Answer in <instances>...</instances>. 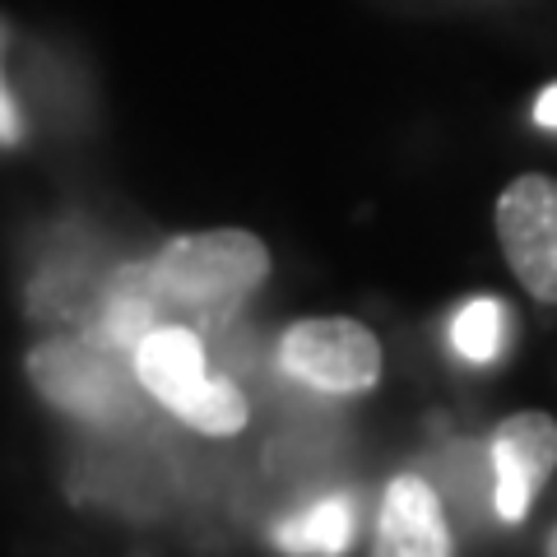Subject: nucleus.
I'll use <instances>...</instances> for the list:
<instances>
[{"label":"nucleus","instance_id":"f8f14e48","mask_svg":"<svg viewBox=\"0 0 557 557\" xmlns=\"http://www.w3.org/2000/svg\"><path fill=\"white\" fill-rule=\"evenodd\" d=\"M0 139H20V112H14V102L5 94V79H0Z\"/></svg>","mask_w":557,"mask_h":557},{"label":"nucleus","instance_id":"9b49d317","mask_svg":"<svg viewBox=\"0 0 557 557\" xmlns=\"http://www.w3.org/2000/svg\"><path fill=\"white\" fill-rule=\"evenodd\" d=\"M534 121L544 131H557V84H548V89L534 98Z\"/></svg>","mask_w":557,"mask_h":557},{"label":"nucleus","instance_id":"ddd939ff","mask_svg":"<svg viewBox=\"0 0 557 557\" xmlns=\"http://www.w3.org/2000/svg\"><path fill=\"white\" fill-rule=\"evenodd\" d=\"M544 557H557V525H553V534H548V544H544Z\"/></svg>","mask_w":557,"mask_h":557},{"label":"nucleus","instance_id":"7ed1b4c3","mask_svg":"<svg viewBox=\"0 0 557 557\" xmlns=\"http://www.w3.org/2000/svg\"><path fill=\"white\" fill-rule=\"evenodd\" d=\"M135 376L153 405H163L205 437H237L251 405L228 376H209L200 330L168 321L135 344Z\"/></svg>","mask_w":557,"mask_h":557},{"label":"nucleus","instance_id":"6e6552de","mask_svg":"<svg viewBox=\"0 0 557 557\" xmlns=\"http://www.w3.org/2000/svg\"><path fill=\"white\" fill-rule=\"evenodd\" d=\"M168 325V311L153 293V278L149 265H126L116 270V278L102 293V317H98V335L112 339L116 348L135 354V344L149 335V330Z\"/></svg>","mask_w":557,"mask_h":557},{"label":"nucleus","instance_id":"20e7f679","mask_svg":"<svg viewBox=\"0 0 557 557\" xmlns=\"http://www.w3.org/2000/svg\"><path fill=\"white\" fill-rule=\"evenodd\" d=\"M284 372L321 395H362L381 381V339L354 317H307L278 339Z\"/></svg>","mask_w":557,"mask_h":557},{"label":"nucleus","instance_id":"1a4fd4ad","mask_svg":"<svg viewBox=\"0 0 557 557\" xmlns=\"http://www.w3.org/2000/svg\"><path fill=\"white\" fill-rule=\"evenodd\" d=\"M358 516L344 497H321L311 507L293 511L284 525L274 530V548L288 557H339L354 544Z\"/></svg>","mask_w":557,"mask_h":557},{"label":"nucleus","instance_id":"423d86ee","mask_svg":"<svg viewBox=\"0 0 557 557\" xmlns=\"http://www.w3.org/2000/svg\"><path fill=\"white\" fill-rule=\"evenodd\" d=\"M493 460V511L507 525H520L530 516L539 487L557 469V418L539 409H520L502 418L487 446Z\"/></svg>","mask_w":557,"mask_h":557},{"label":"nucleus","instance_id":"0eeeda50","mask_svg":"<svg viewBox=\"0 0 557 557\" xmlns=\"http://www.w3.org/2000/svg\"><path fill=\"white\" fill-rule=\"evenodd\" d=\"M456 539L446 525V507L423 474H395L376 511L372 557H450Z\"/></svg>","mask_w":557,"mask_h":557},{"label":"nucleus","instance_id":"f03ea898","mask_svg":"<svg viewBox=\"0 0 557 557\" xmlns=\"http://www.w3.org/2000/svg\"><path fill=\"white\" fill-rule=\"evenodd\" d=\"M28 376L47 405L94 428L131 423L139 413V391H145L135 376V354L102 339L98 330L42 339L28 354Z\"/></svg>","mask_w":557,"mask_h":557},{"label":"nucleus","instance_id":"9d476101","mask_svg":"<svg viewBox=\"0 0 557 557\" xmlns=\"http://www.w3.org/2000/svg\"><path fill=\"white\" fill-rule=\"evenodd\" d=\"M450 344L465 362H497L502 348L511 344V311L497 298H474L450 321Z\"/></svg>","mask_w":557,"mask_h":557},{"label":"nucleus","instance_id":"39448f33","mask_svg":"<svg viewBox=\"0 0 557 557\" xmlns=\"http://www.w3.org/2000/svg\"><path fill=\"white\" fill-rule=\"evenodd\" d=\"M497 242L534 302L557 307V177L525 172L497 196Z\"/></svg>","mask_w":557,"mask_h":557},{"label":"nucleus","instance_id":"f257e3e1","mask_svg":"<svg viewBox=\"0 0 557 557\" xmlns=\"http://www.w3.org/2000/svg\"><path fill=\"white\" fill-rule=\"evenodd\" d=\"M168 321L214 330L270 278V247L247 228L182 233L145 260Z\"/></svg>","mask_w":557,"mask_h":557}]
</instances>
